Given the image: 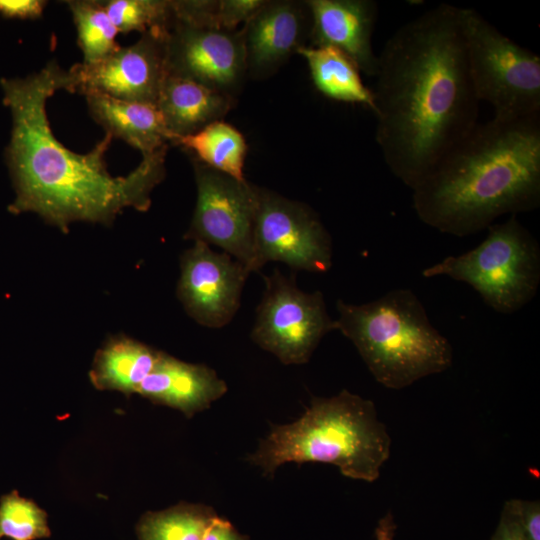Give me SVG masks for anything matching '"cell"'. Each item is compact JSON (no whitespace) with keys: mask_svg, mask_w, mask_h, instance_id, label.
<instances>
[{"mask_svg":"<svg viewBox=\"0 0 540 540\" xmlns=\"http://www.w3.org/2000/svg\"><path fill=\"white\" fill-rule=\"evenodd\" d=\"M375 140L411 190L478 123L459 7L439 4L406 22L378 54Z\"/></svg>","mask_w":540,"mask_h":540,"instance_id":"1","label":"cell"},{"mask_svg":"<svg viewBox=\"0 0 540 540\" xmlns=\"http://www.w3.org/2000/svg\"><path fill=\"white\" fill-rule=\"evenodd\" d=\"M3 103L12 119L5 150L15 190L8 210L35 213L67 233L74 222L110 225L126 208L145 212L151 193L165 178L168 146L142 156L125 176H112L105 162L113 137L105 133L88 153L65 147L54 135L46 104L58 90H69L68 70L50 60L26 77L2 78Z\"/></svg>","mask_w":540,"mask_h":540,"instance_id":"2","label":"cell"},{"mask_svg":"<svg viewBox=\"0 0 540 540\" xmlns=\"http://www.w3.org/2000/svg\"><path fill=\"white\" fill-rule=\"evenodd\" d=\"M418 218L466 237L540 204V114L477 125L412 189Z\"/></svg>","mask_w":540,"mask_h":540,"instance_id":"3","label":"cell"},{"mask_svg":"<svg viewBox=\"0 0 540 540\" xmlns=\"http://www.w3.org/2000/svg\"><path fill=\"white\" fill-rule=\"evenodd\" d=\"M391 438L374 403L342 390L313 397L296 421L274 425L247 461L272 477L282 464H332L351 479L373 482L390 456Z\"/></svg>","mask_w":540,"mask_h":540,"instance_id":"4","label":"cell"},{"mask_svg":"<svg viewBox=\"0 0 540 540\" xmlns=\"http://www.w3.org/2000/svg\"><path fill=\"white\" fill-rule=\"evenodd\" d=\"M336 328L356 347L375 380L402 389L447 370L453 349L410 289H394L363 304L336 303Z\"/></svg>","mask_w":540,"mask_h":540,"instance_id":"5","label":"cell"},{"mask_svg":"<svg viewBox=\"0 0 540 540\" xmlns=\"http://www.w3.org/2000/svg\"><path fill=\"white\" fill-rule=\"evenodd\" d=\"M426 278L447 276L472 287L486 305L511 314L527 305L540 284V247L515 215L488 227L475 248L425 268Z\"/></svg>","mask_w":540,"mask_h":540,"instance_id":"6","label":"cell"},{"mask_svg":"<svg viewBox=\"0 0 540 540\" xmlns=\"http://www.w3.org/2000/svg\"><path fill=\"white\" fill-rule=\"evenodd\" d=\"M470 78L479 102L494 118L540 114V58L516 43L472 8L459 7Z\"/></svg>","mask_w":540,"mask_h":540,"instance_id":"7","label":"cell"},{"mask_svg":"<svg viewBox=\"0 0 540 540\" xmlns=\"http://www.w3.org/2000/svg\"><path fill=\"white\" fill-rule=\"evenodd\" d=\"M264 280L265 290L256 309L252 340L283 364L307 363L322 338L337 330L323 294L300 290L292 278L278 270Z\"/></svg>","mask_w":540,"mask_h":540,"instance_id":"8","label":"cell"},{"mask_svg":"<svg viewBox=\"0 0 540 540\" xmlns=\"http://www.w3.org/2000/svg\"><path fill=\"white\" fill-rule=\"evenodd\" d=\"M191 160L197 196L184 238L216 245L250 273L258 271L254 229L259 187Z\"/></svg>","mask_w":540,"mask_h":540,"instance_id":"9","label":"cell"},{"mask_svg":"<svg viewBox=\"0 0 540 540\" xmlns=\"http://www.w3.org/2000/svg\"><path fill=\"white\" fill-rule=\"evenodd\" d=\"M257 270L269 261L324 273L332 265V240L307 204L259 187L254 229Z\"/></svg>","mask_w":540,"mask_h":540,"instance_id":"10","label":"cell"},{"mask_svg":"<svg viewBox=\"0 0 540 540\" xmlns=\"http://www.w3.org/2000/svg\"><path fill=\"white\" fill-rule=\"evenodd\" d=\"M168 31L149 30L133 44L120 47L94 63H76L69 70L68 92L110 97L156 105L168 75L166 38Z\"/></svg>","mask_w":540,"mask_h":540,"instance_id":"11","label":"cell"},{"mask_svg":"<svg viewBox=\"0 0 540 540\" xmlns=\"http://www.w3.org/2000/svg\"><path fill=\"white\" fill-rule=\"evenodd\" d=\"M168 74L187 78L237 99L247 75L240 29L225 31L177 22L166 38Z\"/></svg>","mask_w":540,"mask_h":540,"instance_id":"12","label":"cell"},{"mask_svg":"<svg viewBox=\"0 0 540 540\" xmlns=\"http://www.w3.org/2000/svg\"><path fill=\"white\" fill-rule=\"evenodd\" d=\"M249 270L225 252L194 241L180 258L177 297L187 314L209 328L227 325L237 313Z\"/></svg>","mask_w":540,"mask_h":540,"instance_id":"13","label":"cell"},{"mask_svg":"<svg viewBox=\"0 0 540 540\" xmlns=\"http://www.w3.org/2000/svg\"><path fill=\"white\" fill-rule=\"evenodd\" d=\"M240 31L248 77L267 79L301 48L310 46L312 16L307 0H266Z\"/></svg>","mask_w":540,"mask_h":540,"instance_id":"14","label":"cell"},{"mask_svg":"<svg viewBox=\"0 0 540 540\" xmlns=\"http://www.w3.org/2000/svg\"><path fill=\"white\" fill-rule=\"evenodd\" d=\"M312 16L310 46H331L369 77L378 70L372 36L378 18L373 0H307Z\"/></svg>","mask_w":540,"mask_h":540,"instance_id":"15","label":"cell"},{"mask_svg":"<svg viewBox=\"0 0 540 540\" xmlns=\"http://www.w3.org/2000/svg\"><path fill=\"white\" fill-rule=\"evenodd\" d=\"M226 392V383L212 368L187 363L162 352L136 393L191 417L209 408Z\"/></svg>","mask_w":540,"mask_h":540,"instance_id":"16","label":"cell"},{"mask_svg":"<svg viewBox=\"0 0 540 540\" xmlns=\"http://www.w3.org/2000/svg\"><path fill=\"white\" fill-rule=\"evenodd\" d=\"M235 98L193 80L168 74L157 101L171 143L222 120L235 106ZM170 143V146H171Z\"/></svg>","mask_w":540,"mask_h":540,"instance_id":"17","label":"cell"},{"mask_svg":"<svg viewBox=\"0 0 540 540\" xmlns=\"http://www.w3.org/2000/svg\"><path fill=\"white\" fill-rule=\"evenodd\" d=\"M89 113L106 133L150 155L170 146L172 137L156 105L119 100L101 93L85 95Z\"/></svg>","mask_w":540,"mask_h":540,"instance_id":"18","label":"cell"},{"mask_svg":"<svg viewBox=\"0 0 540 540\" xmlns=\"http://www.w3.org/2000/svg\"><path fill=\"white\" fill-rule=\"evenodd\" d=\"M161 353L127 336L112 337L96 353L90 380L99 390L136 393Z\"/></svg>","mask_w":540,"mask_h":540,"instance_id":"19","label":"cell"},{"mask_svg":"<svg viewBox=\"0 0 540 540\" xmlns=\"http://www.w3.org/2000/svg\"><path fill=\"white\" fill-rule=\"evenodd\" d=\"M305 58L317 90L335 101L361 104L373 110V94L362 81L356 65L331 46H306L298 53Z\"/></svg>","mask_w":540,"mask_h":540,"instance_id":"20","label":"cell"},{"mask_svg":"<svg viewBox=\"0 0 540 540\" xmlns=\"http://www.w3.org/2000/svg\"><path fill=\"white\" fill-rule=\"evenodd\" d=\"M171 146L182 148L191 158L214 170L237 180H245L246 140L239 130L223 120L215 121L196 133L179 137Z\"/></svg>","mask_w":540,"mask_h":540,"instance_id":"21","label":"cell"},{"mask_svg":"<svg viewBox=\"0 0 540 540\" xmlns=\"http://www.w3.org/2000/svg\"><path fill=\"white\" fill-rule=\"evenodd\" d=\"M218 517L209 506L180 503L146 513L138 524V537L139 540H203Z\"/></svg>","mask_w":540,"mask_h":540,"instance_id":"22","label":"cell"},{"mask_svg":"<svg viewBox=\"0 0 540 540\" xmlns=\"http://www.w3.org/2000/svg\"><path fill=\"white\" fill-rule=\"evenodd\" d=\"M71 11L83 54V64L97 63L121 46L116 41L118 30L99 0L65 1Z\"/></svg>","mask_w":540,"mask_h":540,"instance_id":"23","label":"cell"},{"mask_svg":"<svg viewBox=\"0 0 540 540\" xmlns=\"http://www.w3.org/2000/svg\"><path fill=\"white\" fill-rule=\"evenodd\" d=\"M119 33L168 31L172 22L171 0L101 1Z\"/></svg>","mask_w":540,"mask_h":540,"instance_id":"24","label":"cell"},{"mask_svg":"<svg viewBox=\"0 0 540 540\" xmlns=\"http://www.w3.org/2000/svg\"><path fill=\"white\" fill-rule=\"evenodd\" d=\"M51 535L47 514L17 491L0 499V539L37 540Z\"/></svg>","mask_w":540,"mask_h":540,"instance_id":"25","label":"cell"},{"mask_svg":"<svg viewBox=\"0 0 540 540\" xmlns=\"http://www.w3.org/2000/svg\"><path fill=\"white\" fill-rule=\"evenodd\" d=\"M266 0H218L217 27L236 31L263 6Z\"/></svg>","mask_w":540,"mask_h":540,"instance_id":"26","label":"cell"},{"mask_svg":"<svg viewBox=\"0 0 540 540\" xmlns=\"http://www.w3.org/2000/svg\"><path fill=\"white\" fill-rule=\"evenodd\" d=\"M510 503L527 540H540L539 501L511 499Z\"/></svg>","mask_w":540,"mask_h":540,"instance_id":"27","label":"cell"},{"mask_svg":"<svg viewBox=\"0 0 540 540\" xmlns=\"http://www.w3.org/2000/svg\"><path fill=\"white\" fill-rule=\"evenodd\" d=\"M46 5L44 0H0V14L7 18L37 19Z\"/></svg>","mask_w":540,"mask_h":540,"instance_id":"28","label":"cell"},{"mask_svg":"<svg viewBox=\"0 0 540 540\" xmlns=\"http://www.w3.org/2000/svg\"><path fill=\"white\" fill-rule=\"evenodd\" d=\"M490 540H527L510 500L505 502L499 523Z\"/></svg>","mask_w":540,"mask_h":540,"instance_id":"29","label":"cell"},{"mask_svg":"<svg viewBox=\"0 0 540 540\" xmlns=\"http://www.w3.org/2000/svg\"><path fill=\"white\" fill-rule=\"evenodd\" d=\"M203 540H250L240 534L226 519L218 517L208 529Z\"/></svg>","mask_w":540,"mask_h":540,"instance_id":"30","label":"cell"},{"mask_svg":"<svg viewBox=\"0 0 540 540\" xmlns=\"http://www.w3.org/2000/svg\"><path fill=\"white\" fill-rule=\"evenodd\" d=\"M397 525L391 512H387L375 528V540H395Z\"/></svg>","mask_w":540,"mask_h":540,"instance_id":"31","label":"cell"}]
</instances>
